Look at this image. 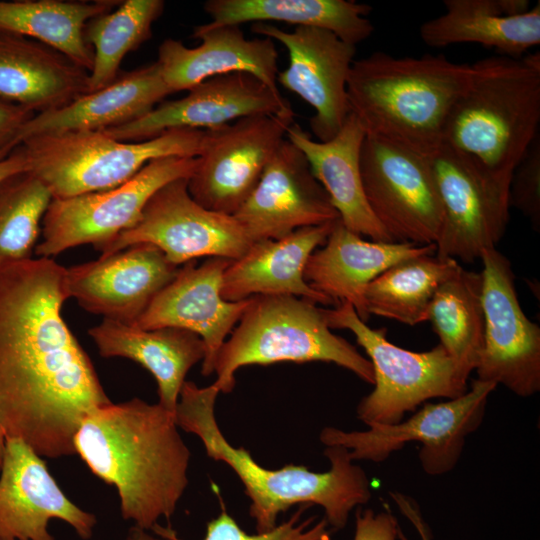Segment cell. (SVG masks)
Returning a JSON list of instances; mask_svg holds the SVG:
<instances>
[{"mask_svg": "<svg viewBox=\"0 0 540 540\" xmlns=\"http://www.w3.org/2000/svg\"><path fill=\"white\" fill-rule=\"evenodd\" d=\"M509 207L518 209L540 229V138L533 140L512 172L508 189Z\"/></svg>", "mask_w": 540, "mask_h": 540, "instance_id": "obj_37", "label": "cell"}, {"mask_svg": "<svg viewBox=\"0 0 540 540\" xmlns=\"http://www.w3.org/2000/svg\"><path fill=\"white\" fill-rule=\"evenodd\" d=\"M385 507V511L378 513L372 509L357 510L354 540L397 539L399 528L397 518L387 505Z\"/></svg>", "mask_w": 540, "mask_h": 540, "instance_id": "obj_38", "label": "cell"}, {"mask_svg": "<svg viewBox=\"0 0 540 540\" xmlns=\"http://www.w3.org/2000/svg\"><path fill=\"white\" fill-rule=\"evenodd\" d=\"M219 393L214 384L201 388L192 381H185L175 421L178 427L200 438L208 457L226 463L239 477L251 501L249 514L257 532L273 529L278 516L297 504L321 506L329 526L339 530L345 527L356 506L370 500V482L365 471L353 463L349 450L342 446H326L324 455L330 469L325 472L294 464L267 469L244 447L232 446L215 416Z\"/></svg>", "mask_w": 540, "mask_h": 540, "instance_id": "obj_3", "label": "cell"}, {"mask_svg": "<svg viewBox=\"0 0 540 540\" xmlns=\"http://www.w3.org/2000/svg\"><path fill=\"white\" fill-rule=\"evenodd\" d=\"M172 93L157 61L121 73L100 90L86 93L62 108L35 114L17 133L10 153L34 136L106 130L127 124L152 111Z\"/></svg>", "mask_w": 540, "mask_h": 540, "instance_id": "obj_24", "label": "cell"}, {"mask_svg": "<svg viewBox=\"0 0 540 540\" xmlns=\"http://www.w3.org/2000/svg\"><path fill=\"white\" fill-rule=\"evenodd\" d=\"M197 157H164L146 164L125 183L105 191L52 199L42 219L38 257L51 258L85 244L98 251L132 228L161 187L176 179H189Z\"/></svg>", "mask_w": 540, "mask_h": 540, "instance_id": "obj_10", "label": "cell"}, {"mask_svg": "<svg viewBox=\"0 0 540 540\" xmlns=\"http://www.w3.org/2000/svg\"><path fill=\"white\" fill-rule=\"evenodd\" d=\"M192 37L201 41L195 48L172 38L165 39L158 48L161 75L173 93L189 90L214 76L235 72L252 74L279 92L274 40L247 39L238 25L209 23L194 27Z\"/></svg>", "mask_w": 540, "mask_h": 540, "instance_id": "obj_22", "label": "cell"}, {"mask_svg": "<svg viewBox=\"0 0 540 540\" xmlns=\"http://www.w3.org/2000/svg\"><path fill=\"white\" fill-rule=\"evenodd\" d=\"M436 253V244L367 241L347 229L338 219L321 248L308 258L304 279L316 292L337 307L349 303L363 322L368 285L394 264L412 257Z\"/></svg>", "mask_w": 540, "mask_h": 540, "instance_id": "obj_23", "label": "cell"}, {"mask_svg": "<svg viewBox=\"0 0 540 540\" xmlns=\"http://www.w3.org/2000/svg\"><path fill=\"white\" fill-rule=\"evenodd\" d=\"M360 171L367 203L394 242L435 244L442 207L427 156L366 134Z\"/></svg>", "mask_w": 540, "mask_h": 540, "instance_id": "obj_11", "label": "cell"}, {"mask_svg": "<svg viewBox=\"0 0 540 540\" xmlns=\"http://www.w3.org/2000/svg\"><path fill=\"white\" fill-rule=\"evenodd\" d=\"M445 12L420 27L435 48L477 43L501 56L520 58L540 44V4L527 0H445Z\"/></svg>", "mask_w": 540, "mask_h": 540, "instance_id": "obj_26", "label": "cell"}, {"mask_svg": "<svg viewBox=\"0 0 540 540\" xmlns=\"http://www.w3.org/2000/svg\"><path fill=\"white\" fill-rule=\"evenodd\" d=\"M439 344L469 377L484 341L482 274L463 267L437 289L428 309Z\"/></svg>", "mask_w": 540, "mask_h": 540, "instance_id": "obj_33", "label": "cell"}, {"mask_svg": "<svg viewBox=\"0 0 540 540\" xmlns=\"http://www.w3.org/2000/svg\"><path fill=\"white\" fill-rule=\"evenodd\" d=\"M461 268L456 259L434 254L400 261L368 285L365 291L367 310L370 315L409 326L427 321L437 289Z\"/></svg>", "mask_w": 540, "mask_h": 540, "instance_id": "obj_32", "label": "cell"}, {"mask_svg": "<svg viewBox=\"0 0 540 540\" xmlns=\"http://www.w3.org/2000/svg\"><path fill=\"white\" fill-rule=\"evenodd\" d=\"M52 199L46 186L30 172L0 184V270L32 258L40 222Z\"/></svg>", "mask_w": 540, "mask_h": 540, "instance_id": "obj_35", "label": "cell"}, {"mask_svg": "<svg viewBox=\"0 0 540 540\" xmlns=\"http://www.w3.org/2000/svg\"><path fill=\"white\" fill-rule=\"evenodd\" d=\"M121 1H0V32L23 36L60 52L90 73L94 51L86 42L87 22Z\"/></svg>", "mask_w": 540, "mask_h": 540, "instance_id": "obj_31", "label": "cell"}, {"mask_svg": "<svg viewBox=\"0 0 540 540\" xmlns=\"http://www.w3.org/2000/svg\"><path fill=\"white\" fill-rule=\"evenodd\" d=\"M428 158L442 207L436 255L474 262L505 233L509 184L444 143Z\"/></svg>", "mask_w": 540, "mask_h": 540, "instance_id": "obj_13", "label": "cell"}, {"mask_svg": "<svg viewBox=\"0 0 540 540\" xmlns=\"http://www.w3.org/2000/svg\"><path fill=\"white\" fill-rule=\"evenodd\" d=\"M313 361L334 363L374 384L369 359L331 332L316 303L294 296L255 295L217 355L213 384L220 393H230L241 367Z\"/></svg>", "mask_w": 540, "mask_h": 540, "instance_id": "obj_6", "label": "cell"}, {"mask_svg": "<svg viewBox=\"0 0 540 540\" xmlns=\"http://www.w3.org/2000/svg\"><path fill=\"white\" fill-rule=\"evenodd\" d=\"M391 498L401 513L411 522L420 536V540H431V531L423 519L419 506L414 499L400 492L390 493ZM397 539L408 540L402 529L398 528Z\"/></svg>", "mask_w": 540, "mask_h": 540, "instance_id": "obj_40", "label": "cell"}, {"mask_svg": "<svg viewBox=\"0 0 540 540\" xmlns=\"http://www.w3.org/2000/svg\"><path fill=\"white\" fill-rule=\"evenodd\" d=\"M88 335L100 356L130 359L148 370L157 383L158 404L174 415L188 371L205 355L198 335L176 327L148 330L103 319Z\"/></svg>", "mask_w": 540, "mask_h": 540, "instance_id": "obj_29", "label": "cell"}, {"mask_svg": "<svg viewBox=\"0 0 540 540\" xmlns=\"http://www.w3.org/2000/svg\"><path fill=\"white\" fill-rule=\"evenodd\" d=\"M188 91L180 99L158 104L135 121L102 131L119 141L139 142L172 129L209 130L251 115L293 111L280 92L249 73L214 76Z\"/></svg>", "mask_w": 540, "mask_h": 540, "instance_id": "obj_17", "label": "cell"}, {"mask_svg": "<svg viewBox=\"0 0 540 540\" xmlns=\"http://www.w3.org/2000/svg\"><path fill=\"white\" fill-rule=\"evenodd\" d=\"M253 242L340 219L305 155L285 138L256 187L233 215Z\"/></svg>", "mask_w": 540, "mask_h": 540, "instance_id": "obj_19", "label": "cell"}, {"mask_svg": "<svg viewBox=\"0 0 540 540\" xmlns=\"http://www.w3.org/2000/svg\"><path fill=\"white\" fill-rule=\"evenodd\" d=\"M75 452L91 472L113 485L124 520L153 530L169 519L188 485L190 450L175 415L142 399L110 403L83 420Z\"/></svg>", "mask_w": 540, "mask_h": 540, "instance_id": "obj_2", "label": "cell"}, {"mask_svg": "<svg viewBox=\"0 0 540 540\" xmlns=\"http://www.w3.org/2000/svg\"><path fill=\"white\" fill-rule=\"evenodd\" d=\"M294 116V111L251 115L205 130L196 167L187 180L190 196L208 210L234 215L286 138Z\"/></svg>", "mask_w": 540, "mask_h": 540, "instance_id": "obj_12", "label": "cell"}, {"mask_svg": "<svg viewBox=\"0 0 540 540\" xmlns=\"http://www.w3.org/2000/svg\"><path fill=\"white\" fill-rule=\"evenodd\" d=\"M89 72L36 40L0 32V102L34 114L89 93Z\"/></svg>", "mask_w": 540, "mask_h": 540, "instance_id": "obj_28", "label": "cell"}, {"mask_svg": "<svg viewBox=\"0 0 540 540\" xmlns=\"http://www.w3.org/2000/svg\"><path fill=\"white\" fill-rule=\"evenodd\" d=\"M480 260L484 341L477 379L532 396L540 390V328L521 308L509 259L493 248Z\"/></svg>", "mask_w": 540, "mask_h": 540, "instance_id": "obj_15", "label": "cell"}, {"mask_svg": "<svg viewBox=\"0 0 540 540\" xmlns=\"http://www.w3.org/2000/svg\"><path fill=\"white\" fill-rule=\"evenodd\" d=\"M65 277L46 257L0 270V427L47 458L75 455L83 420L111 403L62 316Z\"/></svg>", "mask_w": 540, "mask_h": 540, "instance_id": "obj_1", "label": "cell"}, {"mask_svg": "<svg viewBox=\"0 0 540 540\" xmlns=\"http://www.w3.org/2000/svg\"><path fill=\"white\" fill-rule=\"evenodd\" d=\"M69 524L89 540L97 524L93 513L74 504L45 462L20 439L5 438L0 470V540H55L49 521Z\"/></svg>", "mask_w": 540, "mask_h": 540, "instance_id": "obj_20", "label": "cell"}, {"mask_svg": "<svg viewBox=\"0 0 540 540\" xmlns=\"http://www.w3.org/2000/svg\"><path fill=\"white\" fill-rule=\"evenodd\" d=\"M322 311L331 329L355 335L372 364L374 389L357 405V417L366 425L398 423L429 399H453L468 390V377L440 344L424 352L399 347L388 341L386 329L363 322L349 303Z\"/></svg>", "mask_w": 540, "mask_h": 540, "instance_id": "obj_8", "label": "cell"}, {"mask_svg": "<svg viewBox=\"0 0 540 540\" xmlns=\"http://www.w3.org/2000/svg\"><path fill=\"white\" fill-rule=\"evenodd\" d=\"M231 260L208 257L200 265L190 261L151 302L136 324L142 329L176 327L198 335L205 346L201 374L214 373L217 355L251 297L227 301L221 295L222 277Z\"/></svg>", "mask_w": 540, "mask_h": 540, "instance_id": "obj_21", "label": "cell"}, {"mask_svg": "<svg viewBox=\"0 0 540 540\" xmlns=\"http://www.w3.org/2000/svg\"><path fill=\"white\" fill-rule=\"evenodd\" d=\"M336 221L300 228L281 239L254 242L225 269L222 297L240 301L255 295H284L334 305L307 284L304 270L308 258L326 242Z\"/></svg>", "mask_w": 540, "mask_h": 540, "instance_id": "obj_25", "label": "cell"}, {"mask_svg": "<svg viewBox=\"0 0 540 540\" xmlns=\"http://www.w3.org/2000/svg\"><path fill=\"white\" fill-rule=\"evenodd\" d=\"M185 178L161 187L135 226L102 247L110 255L137 243L158 247L176 266L200 257L235 260L254 243L233 215L208 210L189 194Z\"/></svg>", "mask_w": 540, "mask_h": 540, "instance_id": "obj_14", "label": "cell"}, {"mask_svg": "<svg viewBox=\"0 0 540 540\" xmlns=\"http://www.w3.org/2000/svg\"><path fill=\"white\" fill-rule=\"evenodd\" d=\"M30 161L22 146L16 147L9 155L0 160V184L11 176L29 172Z\"/></svg>", "mask_w": 540, "mask_h": 540, "instance_id": "obj_41", "label": "cell"}, {"mask_svg": "<svg viewBox=\"0 0 540 540\" xmlns=\"http://www.w3.org/2000/svg\"><path fill=\"white\" fill-rule=\"evenodd\" d=\"M366 132L350 113L340 131L328 141L313 140L293 122L286 138L306 157L313 175L327 192L341 223L372 241L394 242L373 215L363 190L360 153Z\"/></svg>", "mask_w": 540, "mask_h": 540, "instance_id": "obj_27", "label": "cell"}, {"mask_svg": "<svg viewBox=\"0 0 540 540\" xmlns=\"http://www.w3.org/2000/svg\"><path fill=\"white\" fill-rule=\"evenodd\" d=\"M251 31L287 49L289 65L279 71L277 85L297 94L314 109L309 123L318 141L332 139L350 114L346 86L356 46L316 27L298 26L290 32L257 22Z\"/></svg>", "mask_w": 540, "mask_h": 540, "instance_id": "obj_16", "label": "cell"}, {"mask_svg": "<svg viewBox=\"0 0 540 540\" xmlns=\"http://www.w3.org/2000/svg\"><path fill=\"white\" fill-rule=\"evenodd\" d=\"M203 8L211 25L284 22L328 30L354 46L374 31L372 8L352 0H208Z\"/></svg>", "mask_w": 540, "mask_h": 540, "instance_id": "obj_30", "label": "cell"}, {"mask_svg": "<svg viewBox=\"0 0 540 540\" xmlns=\"http://www.w3.org/2000/svg\"><path fill=\"white\" fill-rule=\"evenodd\" d=\"M310 505H300L298 510L283 523L267 532L248 534L225 510L207 523L204 540H331L330 526L325 518H302Z\"/></svg>", "mask_w": 540, "mask_h": 540, "instance_id": "obj_36", "label": "cell"}, {"mask_svg": "<svg viewBox=\"0 0 540 540\" xmlns=\"http://www.w3.org/2000/svg\"><path fill=\"white\" fill-rule=\"evenodd\" d=\"M34 115L22 107L0 102V160L10 154L17 133Z\"/></svg>", "mask_w": 540, "mask_h": 540, "instance_id": "obj_39", "label": "cell"}, {"mask_svg": "<svg viewBox=\"0 0 540 540\" xmlns=\"http://www.w3.org/2000/svg\"><path fill=\"white\" fill-rule=\"evenodd\" d=\"M205 130L179 128L139 142H124L104 131H69L34 136L23 141L29 172L53 199L117 187L154 159L198 157Z\"/></svg>", "mask_w": 540, "mask_h": 540, "instance_id": "obj_7", "label": "cell"}, {"mask_svg": "<svg viewBox=\"0 0 540 540\" xmlns=\"http://www.w3.org/2000/svg\"><path fill=\"white\" fill-rule=\"evenodd\" d=\"M496 384L474 379L470 389L457 398L425 403L407 420L395 424H369L364 431L322 429L319 440L325 446H342L353 461L386 460L405 444L419 442V460L425 473L441 475L457 464L466 437L484 417L488 396Z\"/></svg>", "mask_w": 540, "mask_h": 540, "instance_id": "obj_9", "label": "cell"}, {"mask_svg": "<svg viewBox=\"0 0 540 540\" xmlns=\"http://www.w3.org/2000/svg\"><path fill=\"white\" fill-rule=\"evenodd\" d=\"M472 65L442 55L354 60L347 80L350 113L373 134L430 156L443 143L449 112L468 85Z\"/></svg>", "mask_w": 540, "mask_h": 540, "instance_id": "obj_4", "label": "cell"}, {"mask_svg": "<svg viewBox=\"0 0 540 540\" xmlns=\"http://www.w3.org/2000/svg\"><path fill=\"white\" fill-rule=\"evenodd\" d=\"M164 8L163 0H126L87 22L84 36L94 51L89 73L90 92L118 78L124 57L151 38L152 26Z\"/></svg>", "mask_w": 540, "mask_h": 540, "instance_id": "obj_34", "label": "cell"}, {"mask_svg": "<svg viewBox=\"0 0 540 540\" xmlns=\"http://www.w3.org/2000/svg\"><path fill=\"white\" fill-rule=\"evenodd\" d=\"M4 449H5V435L0 427V470H1L2 461H3Z\"/></svg>", "mask_w": 540, "mask_h": 540, "instance_id": "obj_43", "label": "cell"}, {"mask_svg": "<svg viewBox=\"0 0 540 540\" xmlns=\"http://www.w3.org/2000/svg\"><path fill=\"white\" fill-rule=\"evenodd\" d=\"M472 75L447 117L443 143L504 183L540 123V53L493 56L472 64Z\"/></svg>", "mask_w": 540, "mask_h": 540, "instance_id": "obj_5", "label": "cell"}, {"mask_svg": "<svg viewBox=\"0 0 540 540\" xmlns=\"http://www.w3.org/2000/svg\"><path fill=\"white\" fill-rule=\"evenodd\" d=\"M178 269L155 245L137 243L66 268V291L90 313L136 324Z\"/></svg>", "mask_w": 540, "mask_h": 540, "instance_id": "obj_18", "label": "cell"}, {"mask_svg": "<svg viewBox=\"0 0 540 540\" xmlns=\"http://www.w3.org/2000/svg\"><path fill=\"white\" fill-rule=\"evenodd\" d=\"M153 531L161 538L149 535L146 530L134 527L130 530V533L126 540H181L177 537L175 532L170 528H164L157 525Z\"/></svg>", "mask_w": 540, "mask_h": 540, "instance_id": "obj_42", "label": "cell"}]
</instances>
